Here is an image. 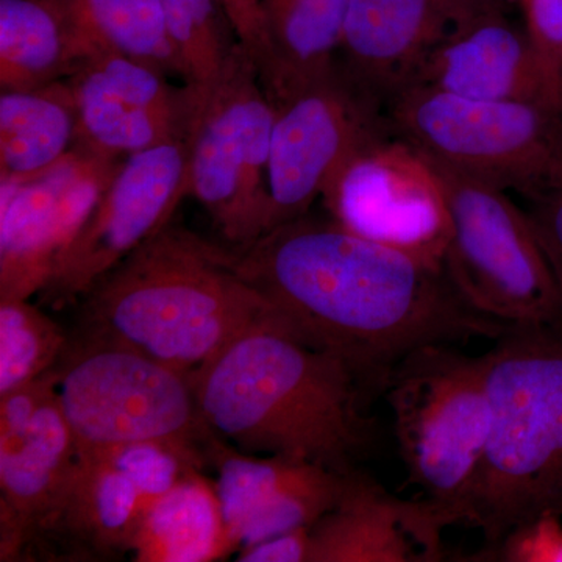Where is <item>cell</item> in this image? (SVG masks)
Segmentation results:
<instances>
[{
    "label": "cell",
    "mask_w": 562,
    "mask_h": 562,
    "mask_svg": "<svg viewBox=\"0 0 562 562\" xmlns=\"http://www.w3.org/2000/svg\"><path fill=\"white\" fill-rule=\"evenodd\" d=\"M236 268L302 338L331 351L382 391L406 355L508 325L472 310L438 266L372 241L338 222L305 216L232 247Z\"/></svg>",
    "instance_id": "cell-1"
},
{
    "label": "cell",
    "mask_w": 562,
    "mask_h": 562,
    "mask_svg": "<svg viewBox=\"0 0 562 562\" xmlns=\"http://www.w3.org/2000/svg\"><path fill=\"white\" fill-rule=\"evenodd\" d=\"M192 386L206 427L243 453L346 473L373 441L371 387L276 308L203 364Z\"/></svg>",
    "instance_id": "cell-2"
},
{
    "label": "cell",
    "mask_w": 562,
    "mask_h": 562,
    "mask_svg": "<svg viewBox=\"0 0 562 562\" xmlns=\"http://www.w3.org/2000/svg\"><path fill=\"white\" fill-rule=\"evenodd\" d=\"M273 306L221 246L169 222L80 299L77 330L131 347L191 379Z\"/></svg>",
    "instance_id": "cell-3"
},
{
    "label": "cell",
    "mask_w": 562,
    "mask_h": 562,
    "mask_svg": "<svg viewBox=\"0 0 562 562\" xmlns=\"http://www.w3.org/2000/svg\"><path fill=\"white\" fill-rule=\"evenodd\" d=\"M491 424L468 522L490 550L562 516V327H512L484 353Z\"/></svg>",
    "instance_id": "cell-4"
},
{
    "label": "cell",
    "mask_w": 562,
    "mask_h": 562,
    "mask_svg": "<svg viewBox=\"0 0 562 562\" xmlns=\"http://www.w3.org/2000/svg\"><path fill=\"white\" fill-rule=\"evenodd\" d=\"M409 480L449 525L468 522L490 435L486 366L447 344L406 355L384 380Z\"/></svg>",
    "instance_id": "cell-5"
},
{
    "label": "cell",
    "mask_w": 562,
    "mask_h": 562,
    "mask_svg": "<svg viewBox=\"0 0 562 562\" xmlns=\"http://www.w3.org/2000/svg\"><path fill=\"white\" fill-rule=\"evenodd\" d=\"M427 160L452 227L442 268L462 301L508 327H562L560 271L531 214L503 188Z\"/></svg>",
    "instance_id": "cell-6"
},
{
    "label": "cell",
    "mask_w": 562,
    "mask_h": 562,
    "mask_svg": "<svg viewBox=\"0 0 562 562\" xmlns=\"http://www.w3.org/2000/svg\"><path fill=\"white\" fill-rule=\"evenodd\" d=\"M58 405L80 454L172 439L206 449V427L187 373L90 333L69 331L52 369Z\"/></svg>",
    "instance_id": "cell-7"
},
{
    "label": "cell",
    "mask_w": 562,
    "mask_h": 562,
    "mask_svg": "<svg viewBox=\"0 0 562 562\" xmlns=\"http://www.w3.org/2000/svg\"><path fill=\"white\" fill-rule=\"evenodd\" d=\"M560 111L519 101L464 98L422 85L394 95L392 120L424 157L532 195L562 180Z\"/></svg>",
    "instance_id": "cell-8"
},
{
    "label": "cell",
    "mask_w": 562,
    "mask_h": 562,
    "mask_svg": "<svg viewBox=\"0 0 562 562\" xmlns=\"http://www.w3.org/2000/svg\"><path fill=\"white\" fill-rule=\"evenodd\" d=\"M273 114L257 66L236 44L217 79L202 88L187 139L190 195L231 247L269 232Z\"/></svg>",
    "instance_id": "cell-9"
},
{
    "label": "cell",
    "mask_w": 562,
    "mask_h": 562,
    "mask_svg": "<svg viewBox=\"0 0 562 562\" xmlns=\"http://www.w3.org/2000/svg\"><path fill=\"white\" fill-rule=\"evenodd\" d=\"M271 101L269 232L308 214L344 168L376 139L360 90L336 66Z\"/></svg>",
    "instance_id": "cell-10"
},
{
    "label": "cell",
    "mask_w": 562,
    "mask_h": 562,
    "mask_svg": "<svg viewBox=\"0 0 562 562\" xmlns=\"http://www.w3.org/2000/svg\"><path fill=\"white\" fill-rule=\"evenodd\" d=\"M190 195L188 143L171 140L128 155L55 265L40 291L41 305L80 299L136 247L171 222Z\"/></svg>",
    "instance_id": "cell-11"
},
{
    "label": "cell",
    "mask_w": 562,
    "mask_h": 562,
    "mask_svg": "<svg viewBox=\"0 0 562 562\" xmlns=\"http://www.w3.org/2000/svg\"><path fill=\"white\" fill-rule=\"evenodd\" d=\"M122 160L77 140L47 171L0 180V301L40 294Z\"/></svg>",
    "instance_id": "cell-12"
},
{
    "label": "cell",
    "mask_w": 562,
    "mask_h": 562,
    "mask_svg": "<svg viewBox=\"0 0 562 562\" xmlns=\"http://www.w3.org/2000/svg\"><path fill=\"white\" fill-rule=\"evenodd\" d=\"M322 202L342 227L442 268L452 233L449 210L430 161L409 144L373 140Z\"/></svg>",
    "instance_id": "cell-13"
},
{
    "label": "cell",
    "mask_w": 562,
    "mask_h": 562,
    "mask_svg": "<svg viewBox=\"0 0 562 562\" xmlns=\"http://www.w3.org/2000/svg\"><path fill=\"white\" fill-rule=\"evenodd\" d=\"M409 85L464 98L539 103L562 113V99L538 50L525 29L506 18L505 9L483 11L453 29Z\"/></svg>",
    "instance_id": "cell-14"
},
{
    "label": "cell",
    "mask_w": 562,
    "mask_h": 562,
    "mask_svg": "<svg viewBox=\"0 0 562 562\" xmlns=\"http://www.w3.org/2000/svg\"><path fill=\"white\" fill-rule=\"evenodd\" d=\"M503 7L476 0H350L341 47L358 90L397 94L453 29Z\"/></svg>",
    "instance_id": "cell-15"
},
{
    "label": "cell",
    "mask_w": 562,
    "mask_h": 562,
    "mask_svg": "<svg viewBox=\"0 0 562 562\" xmlns=\"http://www.w3.org/2000/svg\"><path fill=\"white\" fill-rule=\"evenodd\" d=\"M446 527L424 498L402 501L355 469L338 503L310 527V562H436Z\"/></svg>",
    "instance_id": "cell-16"
},
{
    "label": "cell",
    "mask_w": 562,
    "mask_h": 562,
    "mask_svg": "<svg viewBox=\"0 0 562 562\" xmlns=\"http://www.w3.org/2000/svg\"><path fill=\"white\" fill-rule=\"evenodd\" d=\"M76 442L57 392L16 438L0 441V560L32 549L68 490Z\"/></svg>",
    "instance_id": "cell-17"
},
{
    "label": "cell",
    "mask_w": 562,
    "mask_h": 562,
    "mask_svg": "<svg viewBox=\"0 0 562 562\" xmlns=\"http://www.w3.org/2000/svg\"><path fill=\"white\" fill-rule=\"evenodd\" d=\"M143 514L138 491L124 473L99 454L79 453L68 490L32 549L52 554L57 546L74 560L132 553Z\"/></svg>",
    "instance_id": "cell-18"
},
{
    "label": "cell",
    "mask_w": 562,
    "mask_h": 562,
    "mask_svg": "<svg viewBox=\"0 0 562 562\" xmlns=\"http://www.w3.org/2000/svg\"><path fill=\"white\" fill-rule=\"evenodd\" d=\"M63 0H0V87L33 90L90 61Z\"/></svg>",
    "instance_id": "cell-19"
},
{
    "label": "cell",
    "mask_w": 562,
    "mask_h": 562,
    "mask_svg": "<svg viewBox=\"0 0 562 562\" xmlns=\"http://www.w3.org/2000/svg\"><path fill=\"white\" fill-rule=\"evenodd\" d=\"M235 552L216 484L202 471L146 508L132 549L138 562H210Z\"/></svg>",
    "instance_id": "cell-20"
},
{
    "label": "cell",
    "mask_w": 562,
    "mask_h": 562,
    "mask_svg": "<svg viewBox=\"0 0 562 562\" xmlns=\"http://www.w3.org/2000/svg\"><path fill=\"white\" fill-rule=\"evenodd\" d=\"M350 0H261L268 65L260 74L276 99L335 68Z\"/></svg>",
    "instance_id": "cell-21"
},
{
    "label": "cell",
    "mask_w": 562,
    "mask_h": 562,
    "mask_svg": "<svg viewBox=\"0 0 562 562\" xmlns=\"http://www.w3.org/2000/svg\"><path fill=\"white\" fill-rule=\"evenodd\" d=\"M79 114L68 80L0 95V180L47 171L72 150Z\"/></svg>",
    "instance_id": "cell-22"
},
{
    "label": "cell",
    "mask_w": 562,
    "mask_h": 562,
    "mask_svg": "<svg viewBox=\"0 0 562 562\" xmlns=\"http://www.w3.org/2000/svg\"><path fill=\"white\" fill-rule=\"evenodd\" d=\"M63 2L91 58L102 54L122 55L161 70L166 76H180L184 81L183 65L160 0Z\"/></svg>",
    "instance_id": "cell-23"
},
{
    "label": "cell",
    "mask_w": 562,
    "mask_h": 562,
    "mask_svg": "<svg viewBox=\"0 0 562 562\" xmlns=\"http://www.w3.org/2000/svg\"><path fill=\"white\" fill-rule=\"evenodd\" d=\"M79 114L80 143L125 158L171 140L188 139L194 117L143 109L121 101L85 68L69 79Z\"/></svg>",
    "instance_id": "cell-24"
},
{
    "label": "cell",
    "mask_w": 562,
    "mask_h": 562,
    "mask_svg": "<svg viewBox=\"0 0 562 562\" xmlns=\"http://www.w3.org/2000/svg\"><path fill=\"white\" fill-rule=\"evenodd\" d=\"M69 331L27 301H0V395L52 371Z\"/></svg>",
    "instance_id": "cell-25"
},
{
    "label": "cell",
    "mask_w": 562,
    "mask_h": 562,
    "mask_svg": "<svg viewBox=\"0 0 562 562\" xmlns=\"http://www.w3.org/2000/svg\"><path fill=\"white\" fill-rule=\"evenodd\" d=\"M184 69V83L209 88L238 41L220 0H160Z\"/></svg>",
    "instance_id": "cell-26"
},
{
    "label": "cell",
    "mask_w": 562,
    "mask_h": 562,
    "mask_svg": "<svg viewBox=\"0 0 562 562\" xmlns=\"http://www.w3.org/2000/svg\"><path fill=\"white\" fill-rule=\"evenodd\" d=\"M90 454L105 458L131 480L138 491L144 512L192 472L203 471L209 465L202 447L172 439L124 443Z\"/></svg>",
    "instance_id": "cell-27"
},
{
    "label": "cell",
    "mask_w": 562,
    "mask_h": 562,
    "mask_svg": "<svg viewBox=\"0 0 562 562\" xmlns=\"http://www.w3.org/2000/svg\"><path fill=\"white\" fill-rule=\"evenodd\" d=\"M524 16V29L538 50L554 91L562 99V0H512Z\"/></svg>",
    "instance_id": "cell-28"
},
{
    "label": "cell",
    "mask_w": 562,
    "mask_h": 562,
    "mask_svg": "<svg viewBox=\"0 0 562 562\" xmlns=\"http://www.w3.org/2000/svg\"><path fill=\"white\" fill-rule=\"evenodd\" d=\"M492 553L506 562H562V522L543 514L514 528Z\"/></svg>",
    "instance_id": "cell-29"
},
{
    "label": "cell",
    "mask_w": 562,
    "mask_h": 562,
    "mask_svg": "<svg viewBox=\"0 0 562 562\" xmlns=\"http://www.w3.org/2000/svg\"><path fill=\"white\" fill-rule=\"evenodd\" d=\"M55 397L54 371L0 395V441L16 438Z\"/></svg>",
    "instance_id": "cell-30"
},
{
    "label": "cell",
    "mask_w": 562,
    "mask_h": 562,
    "mask_svg": "<svg viewBox=\"0 0 562 562\" xmlns=\"http://www.w3.org/2000/svg\"><path fill=\"white\" fill-rule=\"evenodd\" d=\"M220 3L231 22L233 35L261 74L269 57L261 0H220Z\"/></svg>",
    "instance_id": "cell-31"
},
{
    "label": "cell",
    "mask_w": 562,
    "mask_h": 562,
    "mask_svg": "<svg viewBox=\"0 0 562 562\" xmlns=\"http://www.w3.org/2000/svg\"><path fill=\"white\" fill-rule=\"evenodd\" d=\"M239 562H310V527L297 528L244 547Z\"/></svg>",
    "instance_id": "cell-32"
},
{
    "label": "cell",
    "mask_w": 562,
    "mask_h": 562,
    "mask_svg": "<svg viewBox=\"0 0 562 562\" xmlns=\"http://www.w3.org/2000/svg\"><path fill=\"white\" fill-rule=\"evenodd\" d=\"M531 199L535 210L530 214L552 251L562 280V180Z\"/></svg>",
    "instance_id": "cell-33"
},
{
    "label": "cell",
    "mask_w": 562,
    "mask_h": 562,
    "mask_svg": "<svg viewBox=\"0 0 562 562\" xmlns=\"http://www.w3.org/2000/svg\"><path fill=\"white\" fill-rule=\"evenodd\" d=\"M476 2L484 3V5L503 7V9H506V3L512 2V0H476Z\"/></svg>",
    "instance_id": "cell-34"
}]
</instances>
